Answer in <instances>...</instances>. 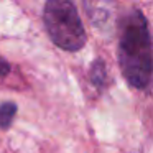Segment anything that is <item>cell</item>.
I'll return each mask as SVG.
<instances>
[{
  "label": "cell",
  "instance_id": "obj_1",
  "mask_svg": "<svg viewBox=\"0 0 153 153\" xmlns=\"http://www.w3.org/2000/svg\"><path fill=\"white\" fill-rule=\"evenodd\" d=\"M119 64L123 77L132 87H148L152 79V38L148 22L138 10L128 13L122 23Z\"/></svg>",
  "mask_w": 153,
  "mask_h": 153
},
{
  "label": "cell",
  "instance_id": "obj_3",
  "mask_svg": "<svg viewBox=\"0 0 153 153\" xmlns=\"http://www.w3.org/2000/svg\"><path fill=\"white\" fill-rule=\"evenodd\" d=\"M17 110H18L17 104L12 102V100H7V102L0 104V128L7 130L12 125L15 115H17Z\"/></svg>",
  "mask_w": 153,
  "mask_h": 153
},
{
  "label": "cell",
  "instance_id": "obj_5",
  "mask_svg": "<svg viewBox=\"0 0 153 153\" xmlns=\"http://www.w3.org/2000/svg\"><path fill=\"white\" fill-rule=\"evenodd\" d=\"M8 71H10V66H8V63H7V61H5L2 56H0V77L7 76Z\"/></svg>",
  "mask_w": 153,
  "mask_h": 153
},
{
  "label": "cell",
  "instance_id": "obj_4",
  "mask_svg": "<svg viewBox=\"0 0 153 153\" xmlns=\"http://www.w3.org/2000/svg\"><path fill=\"white\" fill-rule=\"evenodd\" d=\"M89 77H91V82L96 84L97 87H100L107 79V74H105V64H104L102 59H96L91 66L89 71Z\"/></svg>",
  "mask_w": 153,
  "mask_h": 153
},
{
  "label": "cell",
  "instance_id": "obj_2",
  "mask_svg": "<svg viewBox=\"0 0 153 153\" xmlns=\"http://www.w3.org/2000/svg\"><path fill=\"white\" fill-rule=\"evenodd\" d=\"M43 22L46 33L56 46L79 51L86 45V31L76 7L68 0H50L45 5Z\"/></svg>",
  "mask_w": 153,
  "mask_h": 153
}]
</instances>
